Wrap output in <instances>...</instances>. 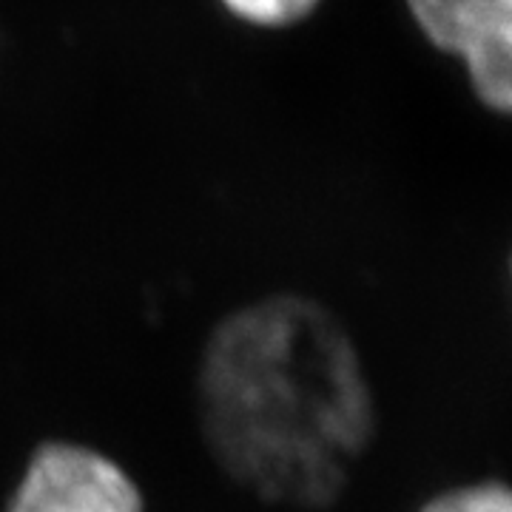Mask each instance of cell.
I'll use <instances>...</instances> for the list:
<instances>
[{
    "instance_id": "obj_1",
    "label": "cell",
    "mask_w": 512,
    "mask_h": 512,
    "mask_svg": "<svg viewBox=\"0 0 512 512\" xmlns=\"http://www.w3.org/2000/svg\"><path fill=\"white\" fill-rule=\"evenodd\" d=\"M200 410L220 467L271 504L316 510L348 487L376 407L348 330L305 296L220 322L202 353Z\"/></svg>"
},
{
    "instance_id": "obj_2",
    "label": "cell",
    "mask_w": 512,
    "mask_h": 512,
    "mask_svg": "<svg viewBox=\"0 0 512 512\" xmlns=\"http://www.w3.org/2000/svg\"><path fill=\"white\" fill-rule=\"evenodd\" d=\"M3 512H146L137 481L106 453L74 444H40Z\"/></svg>"
},
{
    "instance_id": "obj_3",
    "label": "cell",
    "mask_w": 512,
    "mask_h": 512,
    "mask_svg": "<svg viewBox=\"0 0 512 512\" xmlns=\"http://www.w3.org/2000/svg\"><path fill=\"white\" fill-rule=\"evenodd\" d=\"M476 97L512 117V0H504L461 52Z\"/></svg>"
},
{
    "instance_id": "obj_4",
    "label": "cell",
    "mask_w": 512,
    "mask_h": 512,
    "mask_svg": "<svg viewBox=\"0 0 512 512\" xmlns=\"http://www.w3.org/2000/svg\"><path fill=\"white\" fill-rule=\"evenodd\" d=\"M410 12L433 46L461 55L504 0H407Z\"/></svg>"
},
{
    "instance_id": "obj_5",
    "label": "cell",
    "mask_w": 512,
    "mask_h": 512,
    "mask_svg": "<svg viewBox=\"0 0 512 512\" xmlns=\"http://www.w3.org/2000/svg\"><path fill=\"white\" fill-rule=\"evenodd\" d=\"M419 512H512V484L501 478L467 481L433 495Z\"/></svg>"
},
{
    "instance_id": "obj_6",
    "label": "cell",
    "mask_w": 512,
    "mask_h": 512,
    "mask_svg": "<svg viewBox=\"0 0 512 512\" xmlns=\"http://www.w3.org/2000/svg\"><path fill=\"white\" fill-rule=\"evenodd\" d=\"M237 18L256 26H288L305 18L319 0H222Z\"/></svg>"
},
{
    "instance_id": "obj_7",
    "label": "cell",
    "mask_w": 512,
    "mask_h": 512,
    "mask_svg": "<svg viewBox=\"0 0 512 512\" xmlns=\"http://www.w3.org/2000/svg\"><path fill=\"white\" fill-rule=\"evenodd\" d=\"M510 285H512V256H510Z\"/></svg>"
}]
</instances>
